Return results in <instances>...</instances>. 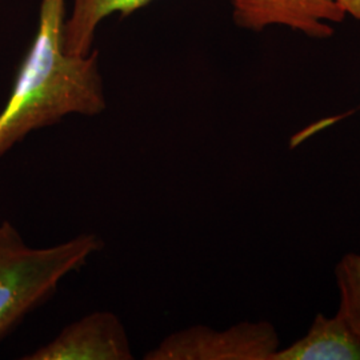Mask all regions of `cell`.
Listing matches in <instances>:
<instances>
[{
	"mask_svg": "<svg viewBox=\"0 0 360 360\" xmlns=\"http://www.w3.org/2000/svg\"><path fill=\"white\" fill-rule=\"evenodd\" d=\"M67 0H41L38 28L0 111V156L32 131L68 115L95 116L107 107L99 53L65 50Z\"/></svg>",
	"mask_w": 360,
	"mask_h": 360,
	"instance_id": "obj_1",
	"label": "cell"
},
{
	"mask_svg": "<svg viewBox=\"0 0 360 360\" xmlns=\"http://www.w3.org/2000/svg\"><path fill=\"white\" fill-rule=\"evenodd\" d=\"M103 245L96 233H80L59 245L35 248L13 223L0 221V342Z\"/></svg>",
	"mask_w": 360,
	"mask_h": 360,
	"instance_id": "obj_2",
	"label": "cell"
},
{
	"mask_svg": "<svg viewBox=\"0 0 360 360\" xmlns=\"http://www.w3.org/2000/svg\"><path fill=\"white\" fill-rule=\"evenodd\" d=\"M281 348L279 336L269 322H242L218 331L193 326L168 335L146 360H271Z\"/></svg>",
	"mask_w": 360,
	"mask_h": 360,
	"instance_id": "obj_3",
	"label": "cell"
},
{
	"mask_svg": "<svg viewBox=\"0 0 360 360\" xmlns=\"http://www.w3.org/2000/svg\"><path fill=\"white\" fill-rule=\"evenodd\" d=\"M26 360H131L127 331L111 311H95L65 326L51 342L23 356Z\"/></svg>",
	"mask_w": 360,
	"mask_h": 360,
	"instance_id": "obj_4",
	"label": "cell"
},
{
	"mask_svg": "<svg viewBox=\"0 0 360 360\" xmlns=\"http://www.w3.org/2000/svg\"><path fill=\"white\" fill-rule=\"evenodd\" d=\"M233 22L242 28L262 31L270 26H285L309 38H330L346 10L340 0H230Z\"/></svg>",
	"mask_w": 360,
	"mask_h": 360,
	"instance_id": "obj_5",
	"label": "cell"
},
{
	"mask_svg": "<svg viewBox=\"0 0 360 360\" xmlns=\"http://www.w3.org/2000/svg\"><path fill=\"white\" fill-rule=\"evenodd\" d=\"M271 360H360V338L339 314H318L307 334L279 348Z\"/></svg>",
	"mask_w": 360,
	"mask_h": 360,
	"instance_id": "obj_6",
	"label": "cell"
},
{
	"mask_svg": "<svg viewBox=\"0 0 360 360\" xmlns=\"http://www.w3.org/2000/svg\"><path fill=\"white\" fill-rule=\"evenodd\" d=\"M154 0H72L71 11L65 18V50L77 55L92 51L99 25L114 13L126 16Z\"/></svg>",
	"mask_w": 360,
	"mask_h": 360,
	"instance_id": "obj_7",
	"label": "cell"
},
{
	"mask_svg": "<svg viewBox=\"0 0 360 360\" xmlns=\"http://www.w3.org/2000/svg\"><path fill=\"white\" fill-rule=\"evenodd\" d=\"M339 288L338 314L360 338V255L347 254L336 266Z\"/></svg>",
	"mask_w": 360,
	"mask_h": 360,
	"instance_id": "obj_8",
	"label": "cell"
}]
</instances>
